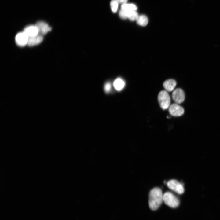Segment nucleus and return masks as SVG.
Here are the masks:
<instances>
[{
	"mask_svg": "<svg viewBox=\"0 0 220 220\" xmlns=\"http://www.w3.org/2000/svg\"><path fill=\"white\" fill-rule=\"evenodd\" d=\"M138 24L143 26H145L148 22V19L147 17L145 15L139 16L136 20Z\"/></svg>",
	"mask_w": 220,
	"mask_h": 220,
	"instance_id": "4468645a",
	"label": "nucleus"
},
{
	"mask_svg": "<svg viewBox=\"0 0 220 220\" xmlns=\"http://www.w3.org/2000/svg\"><path fill=\"white\" fill-rule=\"evenodd\" d=\"M169 112L172 116L178 117L183 115L184 110L182 107L176 103L173 104L170 106Z\"/></svg>",
	"mask_w": 220,
	"mask_h": 220,
	"instance_id": "423d86ee",
	"label": "nucleus"
},
{
	"mask_svg": "<svg viewBox=\"0 0 220 220\" xmlns=\"http://www.w3.org/2000/svg\"><path fill=\"white\" fill-rule=\"evenodd\" d=\"M35 25L38 31V34L41 35L46 34L48 32L50 31L52 28L46 23L43 21L37 22Z\"/></svg>",
	"mask_w": 220,
	"mask_h": 220,
	"instance_id": "6e6552de",
	"label": "nucleus"
},
{
	"mask_svg": "<svg viewBox=\"0 0 220 220\" xmlns=\"http://www.w3.org/2000/svg\"><path fill=\"white\" fill-rule=\"evenodd\" d=\"M29 37L35 36L38 34V30L35 25H30L25 28L23 31Z\"/></svg>",
	"mask_w": 220,
	"mask_h": 220,
	"instance_id": "1a4fd4ad",
	"label": "nucleus"
},
{
	"mask_svg": "<svg viewBox=\"0 0 220 220\" xmlns=\"http://www.w3.org/2000/svg\"><path fill=\"white\" fill-rule=\"evenodd\" d=\"M43 40L42 35L38 34L36 36L29 37L27 45L30 46H35L41 43Z\"/></svg>",
	"mask_w": 220,
	"mask_h": 220,
	"instance_id": "9d476101",
	"label": "nucleus"
},
{
	"mask_svg": "<svg viewBox=\"0 0 220 220\" xmlns=\"http://www.w3.org/2000/svg\"><path fill=\"white\" fill-rule=\"evenodd\" d=\"M163 201V194L160 188L155 187L150 191L148 203L151 209L152 210L157 209Z\"/></svg>",
	"mask_w": 220,
	"mask_h": 220,
	"instance_id": "f257e3e1",
	"label": "nucleus"
},
{
	"mask_svg": "<svg viewBox=\"0 0 220 220\" xmlns=\"http://www.w3.org/2000/svg\"><path fill=\"white\" fill-rule=\"evenodd\" d=\"M163 201L165 204L171 208H176L179 205L178 198L169 192H165L163 194Z\"/></svg>",
	"mask_w": 220,
	"mask_h": 220,
	"instance_id": "7ed1b4c3",
	"label": "nucleus"
},
{
	"mask_svg": "<svg viewBox=\"0 0 220 220\" xmlns=\"http://www.w3.org/2000/svg\"><path fill=\"white\" fill-rule=\"evenodd\" d=\"M176 85L175 81L173 79H168L163 83V86L167 91L170 92L173 90Z\"/></svg>",
	"mask_w": 220,
	"mask_h": 220,
	"instance_id": "9b49d317",
	"label": "nucleus"
},
{
	"mask_svg": "<svg viewBox=\"0 0 220 220\" xmlns=\"http://www.w3.org/2000/svg\"><path fill=\"white\" fill-rule=\"evenodd\" d=\"M158 100L160 107L163 110L168 108L170 103V98L168 92L165 90L160 92L158 96Z\"/></svg>",
	"mask_w": 220,
	"mask_h": 220,
	"instance_id": "f03ea898",
	"label": "nucleus"
},
{
	"mask_svg": "<svg viewBox=\"0 0 220 220\" xmlns=\"http://www.w3.org/2000/svg\"><path fill=\"white\" fill-rule=\"evenodd\" d=\"M118 3L115 0H112L110 2V7L112 11L116 13L117 10Z\"/></svg>",
	"mask_w": 220,
	"mask_h": 220,
	"instance_id": "dca6fc26",
	"label": "nucleus"
},
{
	"mask_svg": "<svg viewBox=\"0 0 220 220\" xmlns=\"http://www.w3.org/2000/svg\"><path fill=\"white\" fill-rule=\"evenodd\" d=\"M167 185L170 189L179 194H182L184 192V189L182 185L177 180H169Z\"/></svg>",
	"mask_w": 220,
	"mask_h": 220,
	"instance_id": "20e7f679",
	"label": "nucleus"
},
{
	"mask_svg": "<svg viewBox=\"0 0 220 220\" xmlns=\"http://www.w3.org/2000/svg\"><path fill=\"white\" fill-rule=\"evenodd\" d=\"M29 37L24 32H19L15 36L16 44L20 46L23 47L27 44Z\"/></svg>",
	"mask_w": 220,
	"mask_h": 220,
	"instance_id": "0eeeda50",
	"label": "nucleus"
},
{
	"mask_svg": "<svg viewBox=\"0 0 220 220\" xmlns=\"http://www.w3.org/2000/svg\"><path fill=\"white\" fill-rule=\"evenodd\" d=\"M172 97L175 103L177 104H180L184 101L185 94L182 90L180 88H177L173 91Z\"/></svg>",
	"mask_w": 220,
	"mask_h": 220,
	"instance_id": "39448f33",
	"label": "nucleus"
},
{
	"mask_svg": "<svg viewBox=\"0 0 220 220\" xmlns=\"http://www.w3.org/2000/svg\"><path fill=\"white\" fill-rule=\"evenodd\" d=\"M119 3L122 4V5L127 3L128 0H115Z\"/></svg>",
	"mask_w": 220,
	"mask_h": 220,
	"instance_id": "6ab92c4d",
	"label": "nucleus"
},
{
	"mask_svg": "<svg viewBox=\"0 0 220 220\" xmlns=\"http://www.w3.org/2000/svg\"><path fill=\"white\" fill-rule=\"evenodd\" d=\"M125 10L127 18L132 21L136 20L139 16L136 11Z\"/></svg>",
	"mask_w": 220,
	"mask_h": 220,
	"instance_id": "ddd939ff",
	"label": "nucleus"
},
{
	"mask_svg": "<svg viewBox=\"0 0 220 220\" xmlns=\"http://www.w3.org/2000/svg\"><path fill=\"white\" fill-rule=\"evenodd\" d=\"M105 90L106 93H108L111 89V84L110 82L106 83L105 86Z\"/></svg>",
	"mask_w": 220,
	"mask_h": 220,
	"instance_id": "a211bd4d",
	"label": "nucleus"
},
{
	"mask_svg": "<svg viewBox=\"0 0 220 220\" xmlns=\"http://www.w3.org/2000/svg\"><path fill=\"white\" fill-rule=\"evenodd\" d=\"M125 84L124 81L122 79L118 78L114 81L113 86L116 90L120 91L124 88Z\"/></svg>",
	"mask_w": 220,
	"mask_h": 220,
	"instance_id": "f8f14e48",
	"label": "nucleus"
},
{
	"mask_svg": "<svg viewBox=\"0 0 220 220\" xmlns=\"http://www.w3.org/2000/svg\"><path fill=\"white\" fill-rule=\"evenodd\" d=\"M119 15L120 18L123 19L127 18L126 11L125 10L121 9L119 12Z\"/></svg>",
	"mask_w": 220,
	"mask_h": 220,
	"instance_id": "f3484780",
	"label": "nucleus"
},
{
	"mask_svg": "<svg viewBox=\"0 0 220 220\" xmlns=\"http://www.w3.org/2000/svg\"><path fill=\"white\" fill-rule=\"evenodd\" d=\"M122 9L129 11H136L137 9V6L134 4L126 3L122 5Z\"/></svg>",
	"mask_w": 220,
	"mask_h": 220,
	"instance_id": "2eb2a0df",
	"label": "nucleus"
}]
</instances>
